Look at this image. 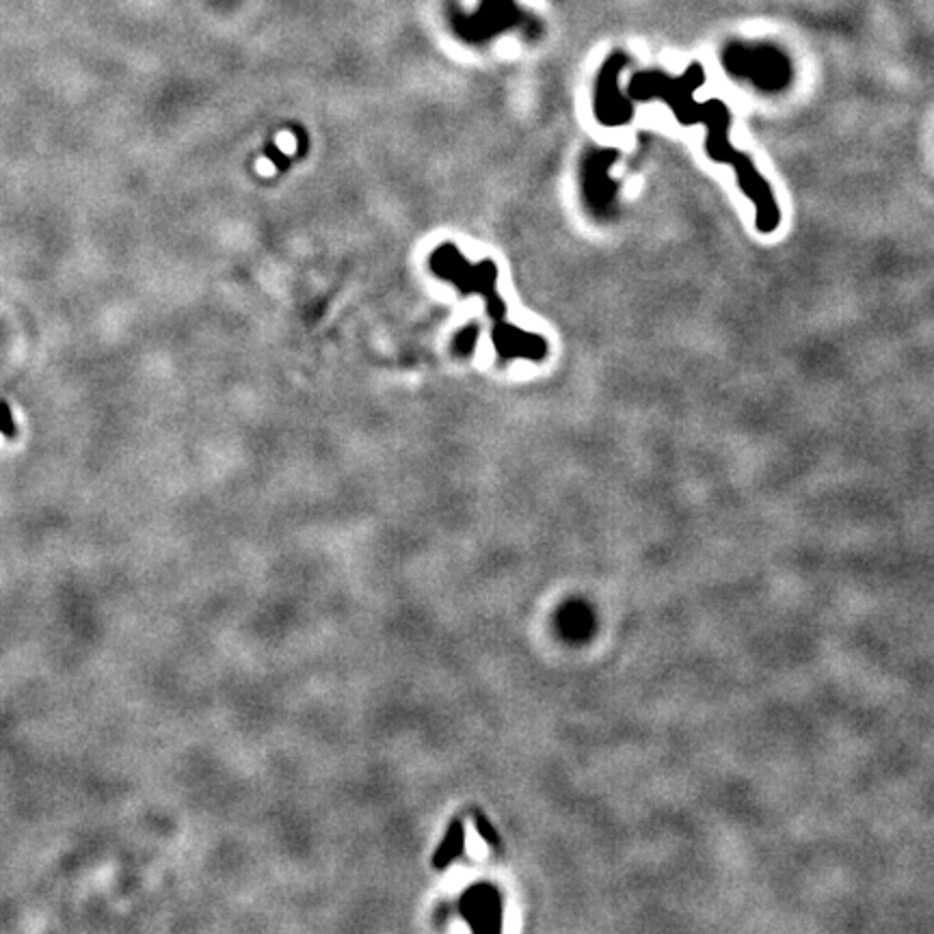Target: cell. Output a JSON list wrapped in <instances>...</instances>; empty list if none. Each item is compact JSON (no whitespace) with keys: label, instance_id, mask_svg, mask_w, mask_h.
<instances>
[{"label":"cell","instance_id":"cell-1","mask_svg":"<svg viewBox=\"0 0 934 934\" xmlns=\"http://www.w3.org/2000/svg\"><path fill=\"white\" fill-rule=\"evenodd\" d=\"M703 83L701 67H688V72L681 78H669L665 74H643L631 83V92L640 100L658 98L667 104L675 113V117L681 124H701L708 130L705 148L708 155L717 162L731 164L737 184L742 193L749 195V200L755 204V223L757 230L764 234L775 232L781 223V210L777 200L773 195L771 184L757 173L755 164L733 148L729 139L731 128V115L726 106L719 100L712 103H697L694 92Z\"/></svg>","mask_w":934,"mask_h":934},{"label":"cell","instance_id":"cell-2","mask_svg":"<svg viewBox=\"0 0 934 934\" xmlns=\"http://www.w3.org/2000/svg\"><path fill=\"white\" fill-rule=\"evenodd\" d=\"M723 63L731 76L749 81L762 92H781L792 81L789 61L773 46L737 44L725 51Z\"/></svg>","mask_w":934,"mask_h":934},{"label":"cell","instance_id":"cell-3","mask_svg":"<svg viewBox=\"0 0 934 934\" xmlns=\"http://www.w3.org/2000/svg\"><path fill=\"white\" fill-rule=\"evenodd\" d=\"M615 158H617V152H597L586 162V173H584L586 184H584V189L588 193L593 210H599L602 214H606V210L613 206V200H615V193H617L615 182L608 176V169L615 162Z\"/></svg>","mask_w":934,"mask_h":934},{"label":"cell","instance_id":"cell-4","mask_svg":"<svg viewBox=\"0 0 934 934\" xmlns=\"http://www.w3.org/2000/svg\"><path fill=\"white\" fill-rule=\"evenodd\" d=\"M617 87H619L617 74L606 72V81L602 83L599 96H597V115L602 124L606 126H623L631 117V104L625 100V96Z\"/></svg>","mask_w":934,"mask_h":934},{"label":"cell","instance_id":"cell-5","mask_svg":"<svg viewBox=\"0 0 934 934\" xmlns=\"http://www.w3.org/2000/svg\"><path fill=\"white\" fill-rule=\"evenodd\" d=\"M464 846H466V829H464V822L457 818V820H453L448 825L442 843L437 846V850H435V855L431 859L433 868L435 870H446L457 857H461Z\"/></svg>","mask_w":934,"mask_h":934},{"label":"cell","instance_id":"cell-6","mask_svg":"<svg viewBox=\"0 0 934 934\" xmlns=\"http://www.w3.org/2000/svg\"><path fill=\"white\" fill-rule=\"evenodd\" d=\"M474 825H476V830H478V835L491 846V848H498L500 843H502V839H500V835H498V830L493 829V825L489 822V818L485 816V814H480V811H474Z\"/></svg>","mask_w":934,"mask_h":934},{"label":"cell","instance_id":"cell-7","mask_svg":"<svg viewBox=\"0 0 934 934\" xmlns=\"http://www.w3.org/2000/svg\"><path fill=\"white\" fill-rule=\"evenodd\" d=\"M0 433H2L7 439H13V437L18 435V428H15V422H13V414H11V410H9V405H7L4 401H0Z\"/></svg>","mask_w":934,"mask_h":934}]
</instances>
